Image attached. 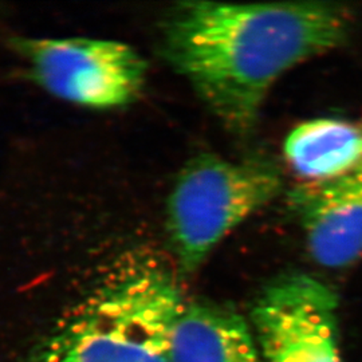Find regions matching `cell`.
Here are the masks:
<instances>
[{
  "mask_svg": "<svg viewBox=\"0 0 362 362\" xmlns=\"http://www.w3.org/2000/svg\"><path fill=\"white\" fill-rule=\"evenodd\" d=\"M336 3L182 1L161 21V55L228 130L246 134L275 82L349 39Z\"/></svg>",
  "mask_w": 362,
  "mask_h": 362,
  "instance_id": "6da1fadb",
  "label": "cell"
},
{
  "mask_svg": "<svg viewBox=\"0 0 362 362\" xmlns=\"http://www.w3.org/2000/svg\"><path fill=\"white\" fill-rule=\"evenodd\" d=\"M187 298L170 270L119 259L43 338L28 362H172L170 338Z\"/></svg>",
  "mask_w": 362,
  "mask_h": 362,
  "instance_id": "7a4b0ae2",
  "label": "cell"
},
{
  "mask_svg": "<svg viewBox=\"0 0 362 362\" xmlns=\"http://www.w3.org/2000/svg\"><path fill=\"white\" fill-rule=\"evenodd\" d=\"M282 188L281 170L267 160L231 161L212 153L189 160L167 204V233L179 274L197 272L228 233Z\"/></svg>",
  "mask_w": 362,
  "mask_h": 362,
  "instance_id": "3957f363",
  "label": "cell"
},
{
  "mask_svg": "<svg viewBox=\"0 0 362 362\" xmlns=\"http://www.w3.org/2000/svg\"><path fill=\"white\" fill-rule=\"evenodd\" d=\"M13 52L31 81L67 104L110 110L140 97L148 66L130 45L90 37H13Z\"/></svg>",
  "mask_w": 362,
  "mask_h": 362,
  "instance_id": "277c9868",
  "label": "cell"
},
{
  "mask_svg": "<svg viewBox=\"0 0 362 362\" xmlns=\"http://www.w3.org/2000/svg\"><path fill=\"white\" fill-rule=\"evenodd\" d=\"M260 362H345L339 348L338 298L306 274L267 286L251 311Z\"/></svg>",
  "mask_w": 362,
  "mask_h": 362,
  "instance_id": "5b68a950",
  "label": "cell"
},
{
  "mask_svg": "<svg viewBox=\"0 0 362 362\" xmlns=\"http://www.w3.org/2000/svg\"><path fill=\"white\" fill-rule=\"evenodd\" d=\"M311 258L345 269L362 257V169L329 180L299 181L288 192Z\"/></svg>",
  "mask_w": 362,
  "mask_h": 362,
  "instance_id": "8992f818",
  "label": "cell"
},
{
  "mask_svg": "<svg viewBox=\"0 0 362 362\" xmlns=\"http://www.w3.org/2000/svg\"><path fill=\"white\" fill-rule=\"evenodd\" d=\"M172 362H260L246 318L231 306L187 299L170 338Z\"/></svg>",
  "mask_w": 362,
  "mask_h": 362,
  "instance_id": "52a82bcc",
  "label": "cell"
},
{
  "mask_svg": "<svg viewBox=\"0 0 362 362\" xmlns=\"http://www.w3.org/2000/svg\"><path fill=\"white\" fill-rule=\"evenodd\" d=\"M286 161L300 181L334 179L362 169V119L317 118L286 139Z\"/></svg>",
  "mask_w": 362,
  "mask_h": 362,
  "instance_id": "ba28073f",
  "label": "cell"
}]
</instances>
